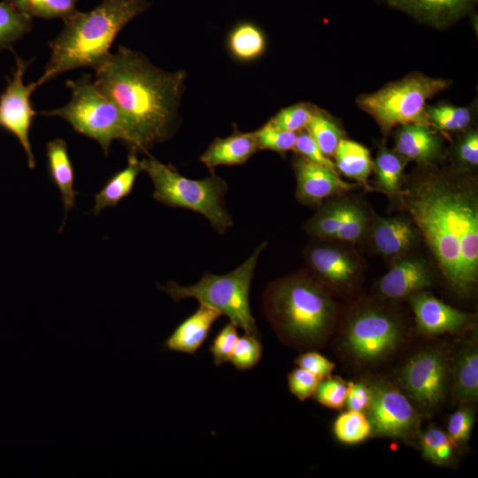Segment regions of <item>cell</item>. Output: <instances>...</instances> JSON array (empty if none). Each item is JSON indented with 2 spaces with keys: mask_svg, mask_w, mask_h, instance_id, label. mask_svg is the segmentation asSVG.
<instances>
[{
  "mask_svg": "<svg viewBox=\"0 0 478 478\" xmlns=\"http://www.w3.org/2000/svg\"><path fill=\"white\" fill-rule=\"evenodd\" d=\"M94 70V82L128 125L130 153L146 152L171 136L184 90L183 70L164 71L142 53L122 46Z\"/></svg>",
  "mask_w": 478,
  "mask_h": 478,
  "instance_id": "cell-1",
  "label": "cell"
},
{
  "mask_svg": "<svg viewBox=\"0 0 478 478\" xmlns=\"http://www.w3.org/2000/svg\"><path fill=\"white\" fill-rule=\"evenodd\" d=\"M412 222L450 285L468 293L478 278V203L474 191L436 176L407 194Z\"/></svg>",
  "mask_w": 478,
  "mask_h": 478,
  "instance_id": "cell-2",
  "label": "cell"
},
{
  "mask_svg": "<svg viewBox=\"0 0 478 478\" xmlns=\"http://www.w3.org/2000/svg\"><path fill=\"white\" fill-rule=\"evenodd\" d=\"M150 6L147 0H103L91 11H77L64 20V27L49 43L50 58L38 87L80 67L95 69L109 55L120 32Z\"/></svg>",
  "mask_w": 478,
  "mask_h": 478,
  "instance_id": "cell-3",
  "label": "cell"
},
{
  "mask_svg": "<svg viewBox=\"0 0 478 478\" xmlns=\"http://www.w3.org/2000/svg\"><path fill=\"white\" fill-rule=\"evenodd\" d=\"M266 318L281 337L299 345L317 344L329 335L335 307L322 284L305 274L271 283L263 297Z\"/></svg>",
  "mask_w": 478,
  "mask_h": 478,
  "instance_id": "cell-4",
  "label": "cell"
},
{
  "mask_svg": "<svg viewBox=\"0 0 478 478\" xmlns=\"http://www.w3.org/2000/svg\"><path fill=\"white\" fill-rule=\"evenodd\" d=\"M140 166L152 181L153 197L158 202L199 212L220 234L232 227L233 220L224 203L227 185L214 173L201 180L189 179L151 156L140 160Z\"/></svg>",
  "mask_w": 478,
  "mask_h": 478,
  "instance_id": "cell-5",
  "label": "cell"
},
{
  "mask_svg": "<svg viewBox=\"0 0 478 478\" xmlns=\"http://www.w3.org/2000/svg\"><path fill=\"white\" fill-rule=\"evenodd\" d=\"M266 245V242L258 245L242 265L226 274H204L195 284L181 286L168 281L165 286L158 285V288L176 302L188 297L196 298L200 304L227 316L230 322L243 328L246 334L259 337L249 297L256 265Z\"/></svg>",
  "mask_w": 478,
  "mask_h": 478,
  "instance_id": "cell-6",
  "label": "cell"
},
{
  "mask_svg": "<svg viewBox=\"0 0 478 478\" xmlns=\"http://www.w3.org/2000/svg\"><path fill=\"white\" fill-rule=\"evenodd\" d=\"M66 84L71 89V100L60 108L40 114L66 120L75 132L96 140L106 156L114 140L121 141L131 151L133 139L126 120L92 77L85 74L77 80H67Z\"/></svg>",
  "mask_w": 478,
  "mask_h": 478,
  "instance_id": "cell-7",
  "label": "cell"
},
{
  "mask_svg": "<svg viewBox=\"0 0 478 478\" xmlns=\"http://www.w3.org/2000/svg\"><path fill=\"white\" fill-rule=\"evenodd\" d=\"M451 84L450 80L414 73L377 91L359 95L356 103L375 120L382 133L410 124L431 127L426 112L427 101Z\"/></svg>",
  "mask_w": 478,
  "mask_h": 478,
  "instance_id": "cell-8",
  "label": "cell"
},
{
  "mask_svg": "<svg viewBox=\"0 0 478 478\" xmlns=\"http://www.w3.org/2000/svg\"><path fill=\"white\" fill-rule=\"evenodd\" d=\"M345 345L357 359L375 362L391 354L401 340V328L391 315L377 309H366L349 321Z\"/></svg>",
  "mask_w": 478,
  "mask_h": 478,
  "instance_id": "cell-9",
  "label": "cell"
},
{
  "mask_svg": "<svg viewBox=\"0 0 478 478\" xmlns=\"http://www.w3.org/2000/svg\"><path fill=\"white\" fill-rule=\"evenodd\" d=\"M16 66L4 91L0 95V127L13 134L19 141L27 159L28 167L35 166L29 141V131L36 112L30 101L38 88L36 81L25 85L23 77L31 61L15 55Z\"/></svg>",
  "mask_w": 478,
  "mask_h": 478,
  "instance_id": "cell-10",
  "label": "cell"
},
{
  "mask_svg": "<svg viewBox=\"0 0 478 478\" xmlns=\"http://www.w3.org/2000/svg\"><path fill=\"white\" fill-rule=\"evenodd\" d=\"M369 421L372 432L380 436L407 439L414 435L419 416L409 399L385 382L371 387Z\"/></svg>",
  "mask_w": 478,
  "mask_h": 478,
  "instance_id": "cell-11",
  "label": "cell"
},
{
  "mask_svg": "<svg viewBox=\"0 0 478 478\" xmlns=\"http://www.w3.org/2000/svg\"><path fill=\"white\" fill-rule=\"evenodd\" d=\"M401 378L412 398L426 409H433L443 400L448 368L445 358L437 351L427 350L412 357L405 365Z\"/></svg>",
  "mask_w": 478,
  "mask_h": 478,
  "instance_id": "cell-12",
  "label": "cell"
},
{
  "mask_svg": "<svg viewBox=\"0 0 478 478\" xmlns=\"http://www.w3.org/2000/svg\"><path fill=\"white\" fill-rule=\"evenodd\" d=\"M366 227L364 211L348 201L323 206L305 225L306 231L314 236L344 243L359 241Z\"/></svg>",
  "mask_w": 478,
  "mask_h": 478,
  "instance_id": "cell-13",
  "label": "cell"
},
{
  "mask_svg": "<svg viewBox=\"0 0 478 478\" xmlns=\"http://www.w3.org/2000/svg\"><path fill=\"white\" fill-rule=\"evenodd\" d=\"M297 179L296 197L307 205H320L325 199L350 190L355 185L343 181L337 172L299 155L293 158Z\"/></svg>",
  "mask_w": 478,
  "mask_h": 478,
  "instance_id": "cell-14",
  "label": "cell"
},
{
  "mask_svg": "<svg viewBox=\"0 0 478 478\" xmlns=\"http://www.w3.org/2000/svg\"><path fill=\"white\" fill-rule=\"evenodd\" d=\"M411 305L418 329L429 335L455 333L470 324L467 314L455 309L429 293L420 291L411 296Z\"/></svg>",
  "mask_w": 478,
  "mask_h": 478,
  "instance_id": "cell-15",
  "label": "cell"
},
{
  "mask_svg": "<svg viewBox=\"0 0 478 478\" xmlns=\"http://www.w3.org/2000/svg\"><path fill=\"white\" fill-rule=\"evenodd\" d=\"M416 20L438 28L452 25L470 14L477 0H385Z\"/></svg>",
  "mask_w": 478,
  "mask_h": 478,
  "instance_id": "cell-16",
  "label": "cell"
},
{
  "mask_svg": "<svg viewBox=\"0 0 478 478\" xmlns=\"http://www.w3.org/2000/svg\"><path fill=\"white\" fill-rule=\"evenodd\" d=\"M306 259L311 269L325 282L335 287H346L356 280L357 261L337 247L312 245L306 251Z\"/></svg>",
  "mask_w": 478,
  "mask_h": 478,
  "instance_id": "cell-17",
  "label": "cell"
},
{
  "mask_svg": "<svg viewBox=\"0 0 478 478\" xmlns=\"http://www.w3.org/2000/svg\"><path fill=\"white\" fill-rule=\"evenodd\" d=\"M432 283V275L426 264L417 258H403L382 277L379 290L390 299L404 298L422 291Z\"/></svg>",
  "mask_w": 478,
  "mask_h": 478,
  "instance_id": "cell-18",
  "label": "cell"
},
{
  "mask_svg": "<svg viewBox=\"0 0 478 478\" xmlns=\"http://www.w3.org/2000/svg\"><path fill=\"white\" fill-rule=\"evenodd\" d=\"M222 314L217 310L200 304L197 310L180 323L163 343L170 351L194 354L208 336L209 331Z\"/></svg>",
  "mask_w": 478,
  "mask_h": 478,
  "instance_id": "cell-19",
  "label": "cell"
},
{
  "mask_svg": "<svg viewBox=\"0 0 478 478\" xmlns=\"http://www.w3.org/2000/svg\"><path fill=\"white\" fill-rule=\"evenodd\" d=\"M258 150L254 132H234L224 138H216L200 157L210 171L220 166L246 163Z\"/></svg>",
  "mask_w": 478,
  "mask_h": 478,
  "instance_id": "cell-20",
  "label": "cell"
},
{
  "mask_svg": "<svg viewBox=\"0 0 478 478\" xmlns=\"http://www.w3.org/2000/svg\"><path fill=\"white\" fill-rule=\"evenodd\" d=\"M441 149L440 137L428 126H400L395 135V151L406 161L429 163L440 155Z\"/></svg>",
  "mask_w": 478,
  "mask_h": 478,
  "instance_id": "cell-21",
  "label": "cell"
},
{
  "mask_svg": "<svg viewBox=\"0 0 478 478\" xmlns=\"http://www.w3.org/2000/svg\"><path fill=\"white\" fill-rule=\"evenodd\" d=\"M372 240L379 253L396 257L414 245L417 230L413 222L402 217L380 219L373 227Z\"/></svg>",
  "mask_w": 478,
  "mask_h": 478,
  "instance_id": "cell-22",
  "label": "cell"
},
{
  "mask_svg": "<svg viewBox=\"0 0 478 478\" xmlns=\"http://www.w3.org/2000/svg\"><path fill=\"white\" fill-rule=\"evenodd\" d=\"M46 155L50 177L61 193V200L66 213L74 206L77 192L73 189L74 172L65 140L58 138L46 145Z\"/></svg>",
  "mask_w": 478,
  "mask_h": 478,
  "instance_id": "cell-23",
  "label": "cell"
},
{
  "mask_svg": "<svg viewBox=\"0 0 478 478\" xmlns=\"http://www.w3.org/2000/svg\"><path fill=\"white\" fill-rule=\"evenodd\" d=\"M227 46L232 58L237 61H255L266 50V35L256 23L242 20L235 24L228 32Z\"/></svg>",
  "mask_w": 478,
  "mask_h": 478,
  "instance_id": "cell-24",
  "label": "cell"
},
{
  "mask_svg": "<svg viewBox=\"0 0 478 478\" xmlns=\"http://www.w3.org/2000/svg\"><path fill=\"white\" fill-rule=\"evenodd\" d=\"M336 170L366 188L373 170L369 150L363 144L349 139H341L334 153Z\"/></svg>",
  "mask_w": 478,
  "mask_h": 478,
  "instance_id": "cell-25",
  "label": "cell"
},
{
  "mask_svg": "<svg viewBox=\"0 0 478 478\" xmlns=\"http://www.w3.org/2000/svg\"><path fill=\"white\" fill-rule=\"evenodd\" d=\"M453 392L460 403H469L478 397V350L474 343L464 346L454 366Z\"/></svg>",
  "mask_w": 478,
  "mask_h": 478,
  "instance_id": "cell-26",
  "label": "cell"
},
{
  "mask_svg": "<svg viewBox=\"0 0 478 478\" xmlns=\"http://www.w3.org/2000/svg\"><path fill=\"white\" fill-rule=\"evenodd\" d=\"M141 171L143 170L140 160L137 159L135 153H130L127 167L113 174L96 194L93 213L98 214L106 207L117 205L132 191L135 179Z\"/></svg>",
  "mask_w": 478,
  "mask_h": 478,
  "instance_id": "cell-27",
  "label": "cell"
},
{
  "mask_svg": "<svg viewBox=\"0 0 478 478\" xmlns=\"http://www.w3.org/2000/svg\"><path fill=\"white\" fill-rule=\"evenodd\" d=\"M406 160L396 151L382 147L378 151L373 169L380 188L389 194L401 191V181Z\"/></svg>",
  "mask_w": 478,
  "mask_h": 478,
  "instance_id": "cell-28",
  "label": "cell"
},
{
  "mask_svg": "<svg viewBox=\"0 0 478 478\" xmlns=\"http://www.w3.org/2000/svg\"><path fill=\"white\" fill-rule=\"evenodd\" d=\"M32 18L19 11L12 0L0 1V51L11 49L32 28Z\"/></svg>",
  "mask_w": 478,
  "mask_h": 478,
  "instance_id": "cell-29",
  "label": "cell"
},
{
  "mask_svg": "<svg viewBox=\"0 0 478 478\" xmlns=\"http://www.w3.org/2000/svg\"><path fill=\"white\" fill-rule=\"evenodd\" d=\"M305 130L328 158L334 156L335 150L343 135L333 118L318 107H316L310 119Z\"/></svg>",
  "mask_w": 478,
  "mask_h": 478,
  "instance_id": "cell-30",
  "label": "cell"
},
{
  "mask_svg": "<svg viewBox=\"0 0 478 478\" xmlns=\"http://www.w3.org/2000/svg\"><path fill=\"white\" fill-rule=\"evenodd\" d=\"M426 112L430 126L444 132L465 130L471 123L472 109L448 103L428 105Z\"/></svg>",
  "mask_w": 478,
  "mask_h": 478,
  "instance_id": "cell-31",
  "label": "cell"
},
{
  "mask_svg": "<svg viewBox=\"0 0 478 478\" xmlns=\"http://www.w3.org/2000/svg\"><path fill=\"white\" fill-rule=\"evenodd\" d=\"M15 6L30 18L61 19L63 21L78 10V0H12Z\"/></svg>",
  "mask_w": 478,
  "mask_h": 478,
  "instance_id": "cell-32",
  "label": "cell"
},
{
  "mask_svg": "<svg viewBox=\"0 0 478 478\" xmlns=\"http://www.w3.org/2000/svg\"><path fill=\"white\" fill-rule=\"evenodd\" d=\"M334 433L342 443L353 444L366 440L372 433V428L364 412L349 410L335 420Z\"/></svg>",
  "mask_w": 478,
  "mask_h": 478,
  "instance_id": "cell-33",
  "label": "cell"
},
{
  "mask_svg": "<svg viewBox=\"0 0 478 478\" xmlns=\"http://www.w3.org/2000/svg\"><path fill=\"white\" fill-rule=\"evenodd\" d=\"M420 445L424 458L436 465H445L454 452L455 443L443 430L430 427L420 437Z\"/></svg>",
  "mask_w": 478,
  "mask_h": 478,
  "instance_id": "cell-34",
  "label": "cell"
},
{
  "mask_svg": "<svg viewBox=\"0 0 478 478\" xmlns=\"http://www.w3.org/2000/svg\"><path fill=\"white\" fill-rule=\"evenodd\" d=\"M316 106L308 103H298L279 111L266 124L273 127L298 133L305 129Z\"/></svg>",
  "mask_w": 478,
  "mask_h": 478,
  "instance_id": "cell-35",
  "label": "cell"
},
{
  "mask_svg": "<svg viewBox=\"0 0 478 478\" xmlns=\"http://www.w3.org/2000/svg\"><path fill=\"white\" fill-rule=\"evenodd\" d=\"M261 356L262 344L259 337L245 333L238 337L229 361L237 370H249L258 363Z\"/></svg>",
  "mask_w": 478,
  "mask_h": 478,
  "instance_id": "cell-36",
  "label": "cell"
},
{
  "mask_svg": "<svg viewBox=\"0 0 478 478\" xmlns=\"http://www.w3.org/2000/svg\"><path fill=\"white\" fill-rule=\"evenodd\" d=\"M258 150H273L281 154L293 150L297 133L278 129L265 124L254 131Z\"/></svg>",
  "mask_w": 478,
  "mask_h": 478,
  "instance_id": "cell-37",
  "label": "cell"
},
{
  "mask_svg": "<svg viewBox=\"0 0 478 478\" xmlns=\"http://www.w3.org/2000/svg\"><path fill=\"white\" fill-rule=\"evenodd\" d=\"M348 394V383L339 378L320 380L313 396L322 405L340 410L343 407Z\"/></svg>",
  "mask_w": 478,
  "mask_h": 478,
  "instance_id": "cell-38",
  "label": "cell"
},
{
  "mask_svg": "<svg viewBox=\"0 0 478 478\" xmlns=\"http://www.w3.org/2000/svg\"><path fill=\"white\" fill-rule=\"evenodd\" d=\"M236 326L232 322L226 324L214 337L210 351L216 366L229 361L234 347L238 339Z\"/></svg>",
  "mask_w": 478,
  "mask_h": 478,
  "instance_id": "cell-39",
  "label": "cell"
},
{
  "mask_svg": "<svg viewBox=\"0 0 478 478\" xmlns=\"http://www.w3.org/2000/svg\"><path fill=\"white\" fill-rule=\"evenodd\" d=\"M293 150L297 155L308 160L338 173L335 162L322 152L316 142L305 129L297 133Z\"/></svg>",
  "mask_w": 478,
  "mask_h": 478,
  "instance_id": "cell-40",
  "label": "cell"
},
{
  "mask_svg": "<svg viewBox=\"0 0 478 478\" xmlns=\"http://www.w3.org/2000/svg\"><path fill=\"white\" fill-rule=\"evenodd\" d=\"M320 379L307 370L298 367L288 375L289 391L300 401H305L314 395Z\"/></svg>",
  "mask_w": 478,
  "mask_h": 478,
  "instance_id": "cell-41",
  "label": "cell"
},
{
  "mask_svg": "<svg viewBox=\"0 0 478 478\" xmlns=\"http://www.w3.org/2000/svg\"><path fill=\"white\" fill-rule=\"evenodd\" d=\"M473 424V412L466 407H461L450 416L447 435L455 444L462 443L468 440Z\"/></svg>",
  "mask_w": 478,
  "mask_h": 478,
  "instance_id": "cell-42",
  "label": "cell"
},
{
  "mask_svg": "<svg viewBox=\"0 0 478 478\" xmlns=\"http://www.w3.org/2000/svg\"><path fill=\"white\" fill-rule=\"evenodd\" d=\"M295 363L298 367L312 373L320 380L330 376L335 368V364L316 351H307L299 355Z\"/></svg>",
  "mask_w": 478,
  "mask_h": 478,
  "instance_id": "cell-43",
  "label": "cell"
},
{
  "mask_svg": "<svg viewBox=\"0 0 478 478\" xmlns=\"http://www.w3.org/2000/svg\"><path fill=\"white\" fill-rule=\"evenodd\" d=\"M457 160L465 166L478 165V133L476 130L466 132L458 141L455 148Z\"/></svg>",
  "mask_w": 478,
  "mask_h": 478,
  "instance_id": "cell-44",
  "label": "cell"
},
{
  "mask_svg": "<svg viewBox=\"0 0 478 478\" xmlns=\"http://www.w3.org/2000/svg\"><path fill=\"white\" fill-rule=\"evenodd\" d=\"M372 390L363 382H348L346 405L349 410L365 412L368 411Z\"/></svg>",
  "mask_w": 478,
  "mask_h": 478,
  "instance_id": "cell-45",
  "label": "cell"
}]
</instances>
